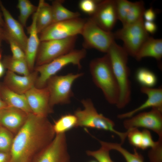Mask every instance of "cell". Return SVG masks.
Masks as SVG:
<instances>
[{
  "label": "cell",
  "instance_id": "obj_4",
  "mask_svg": "<svg viewBox=\"0 0 162 162\" xmlns=\"http://www.w3.org/2000/svg\"><path fill=\"white\" fill-rule=\"evenodd\" d=\"M84 108L78 109L74 114L77 120V127L95 128L108 131L115 133L120 137L121 144H122L127 137L128 131L121 132L116 130L114 122L109 118L99 113L94 105L89 99H83L81 101Z\"/></svg>",
  "mask_w": 162,
  "mask_h": 162
},
{
  "label": "cell",
  "instance_id": "obj_33",
  "mask_svg": "<svg viewBox=\"0 0 162 162\" xmlns=\"http://www.w3.org/2000/svg\"><path fill=\"white\" fill-rule=\"evenodd\" d=\"M101 146L100 148L97 150L87 151L86 154L88 156L94 158L98 162H114L110 156V150L104 146Z\"/></svg>",
  "mask_w": 162,
  "mask_h": 162
},
{
  "label": "cell",
  "instance_id": "obj_28",
  "mask_svg": "<svg viewBox=\"0 0 162 162\" xmlns=\"http://www.w3.org/2000/svg\"><path fill=\"white\" fill-rule=\"evenodd\" d=\"M145 10L143 1L131 2L127 11L123 26L135 22L143 18V15Z\"/></svg>",
  "mask_w": 162,
  "mask_h": 162
},
{
  "label": "cell",
  "instance_id": "obj_42",
  "mask_svg": "<svg viewBox=\"0 0 162 162\" xmlns=\"http://www.w3.org/2000/svg\"><path fill=\"white\" fill-rule=\"evenodd\" d=\"M8 106L0 97V110Z\"/></svg>",
  "mask_w": 162,
  "mask_h": 162
},
{
  "label": "cell",
  "instance_id": "obj_16",
  "mask_svg": "<svg viewBox=\"0 0 162 162\" xmlns=\"http://www.w3.org/2000/svg\"><path fill=\"white\" fill-rule=\"evenodd\" d=\"M28 115L19 109L8 106L0 110V125L15 135L24 124Z\"/></svg>",
  "mask_w": 162,
  "mask_h": 162
},
{
  "label": "cell",
  "instance_id": "obj_35",
  "mask_svg": "<svg viewBox=\"0 0 162 162\" xmlns=\"http://www.w3.org/2000/svg\"><path fill=\"white\" fill-rule=\"evenodd\" d=\"M150 162H162V138H159L148 154Z\"/></svg>",
  "mask_w": 162,
  "mask_h": 162
},
{
  "label": "cell",
  "instance_id": "obj_36",
  "mask_svg": "<svg viewBox=\"0 0 162 162\" xmlns=\"http://www.w3.org/2000/svg\"><path fill=\"white\" fill-rule=\"evenodd\" d=\"M131 2L127 0H116L118 19L122 22V25L124 22L127 11Z\"/></svg>",
  "mask_w": 162,
  "mask_h": 162
},
{
  "label": "cell",
  "instance_id": "obj_45",
  "mask_svg": "<svg viewBox=\"0 0 162 162\" xmlns=\"http://www.w3.org/2000/svg\"><path fill=\"white\" fill-rule=\"evenodd\" d=\"M1 52V49H0V52Z\"/></svg>",
  "mask_w": 162,
  "mask_h": 162
},
{
  "label": "cell",
  "instance_id": "obj_12",
  "mask_svg": "<svg viewBox=\"0 0 162 162\" xmlns=\"http://www.w3.org/2000/svg\"><path fill=\"white\" fill-rule=\"evenodd\" d=\"M162 111L152 108L149 111L139 113L125 119L123 122L124 128L128 130L143 128L153 131L162 138Z\"/></svg>",
  "mask_w": 162,
  "mask_h": 162
},
{
  "label": "cell",
  "instance_id": "obj_8",
  "mask_svg": "<svg viewBox=\"0 0 162 162\" xmlns=\"http://www.w3.org/2000/svg\"><path fill=\"white\" fill-rule=\"evenodd\" d=\"M81 35L85 48H93L106 53L115 39L113 33L103 30L90 18L86 20Z\"/></svg>",
  "mask_w": 162,
  "mask_h": 162
},
{
  "label": "cell",
  "instance_id": "obj_10",
  "mask_svg": "<svg viewBox=\"0 0 162 162\" xmlns=\"http://www.w3.org/2000/svg\"><path fill=\"white\" fill-rule=\"evenodd\" d=\"M86 21L79 17L52 23L39 34L40 42L63 39L81 34Z\"/></svg>",
  "mask_w": 162,
  "mask_h": 162
},
{
  "label": "cell",
  "instance_id": "obj_21",
  "mask_svg": "<svg viewBox=\"0 0 162 162\" xmlns=\"http://www.w3.org/2000/svg\"><path fill=\"white\" fill-rule=\"evenodd\" d=\"M147 57L160 61L162 57V40L149 37L142 44L135 58L138 61Z\"/></svg>",
  "mask_w": 162,
  "mask_h": 162
},
{
  "label": "cell",
  "instance_id": "obj_20",
  "mask_svg": "<svg viewBox=\"0 0 162 162\" xmlns=\"http://www.w3.org/2000/svg\"><path fill=\"white\" fill-rule=\"evenodd\" d=\"M0 97L8 106L19 109L28 114L32 113L25 94L14 92L3 83L0 84Z\"/></svg>",
  "mask_w": 162,
  "mask_h": 162
},
{
  "label": "cell",
  "instance_id": "obj_25",
  "mask_svg": "<svg viewBox=\"0 0 162 162\" xmlns=\"http://www.w3.org/2000/svg\"><path fill=\"white\" fill-rule=\"evenodd\" d=\"M98 141L101 145L104 146L110 151L116 150L123 156L126 162H144L143 156L139 153L136 149H134V153H132L123 148L121 143L110 142L102 141L99 140Z\"/></svg>",
  "mask_w": 162,
  "mask_h": 162
},
{
  "label": "cell",
  "instance_id": "obj_34",
  "mask_svg": "<svg viewBox=\"0 0 162 162\" xmlns=\"http://www.w3.org/2000/svg\"><path fill=\"white\" fill-rule=\"evenodd\" d=\"M99 1L94 0H82L79 2V7L83 13L92 16L95 12Z\"/></svg>",
  "mask_w": 162,
  "mask_h": 162
},
{
  "label": "cell",
  "instance_id": "obj_3",
  "mask_svg": "<svg viewBox=\"0 0 162 162\" xmlns=\"http://www.w3.org/2000/svg\"><path fill=\"white\" fill-rule=\"evenodd\" d=\"M89 69L94 84L102 91L108 102L116 105L119 89L107 55L92 60Z\"/></svg>",
  "mask_w": 162,
  "mask_h": 162
},
{
  "label": "cell",
  "instance_id": "obj_17",
  "mask_svg": "<svg viewBox=\"0 0 162 162\" xmlns=\"http://www.w3.org/2000/svg\"><path fill=\"white\" fill-rule=\"evenodd\" d=\"M0 8L4 17V29L25 52L28 38L24 31L23 26L12 16L0 0Z\"/></svg>",
  "mask_w": 162,
  "mask_h": 162
},
{
  "label": "cell",
  "instance_id": "obj_15",
  "mask_svg": "<svg viewBox=\"0 0 162 162\" xmlns=\"http://www.w3.org/2000/svg\"><path fill=\"white\" fill-rule=\"evenodd\" d=\"M38 76L34 70L27 75H19L8 70L4 80L6 86L14 92L20 94H25L31 88L35 86Z\"/></svg>",
  "mask_w": 162,
  "mask_h": 162
},
{
  "label": "cell",
  "instance_id": "obj_11",
  "mask_svg": "<svg viewBox=\"0 0 162 162\" xmlns=\"http://www.w3.org/2000/svg\"><path fill=\"white\" fill-rule=\"evenodd\" d=\"M65 133L56 134L51 142L31 162H70Z\"/></svg>",
  "mask_w": 162,
  "mask_h": 162
},
{
  "label": "cell",
  "instance_id": "obj_14",
  "mask_svg": "<svg viewBox=\"0 0 162 162\" xmlns=\"http://www.w3.org/2000/svg\"><path fill=\"white\" fill-rule=\"evenodd\" d=\"M90 18L103 30L111 32L118 20L116 0L100 1L95 12Z\"/></svg>",
  "mask_w": 162,
  "mask_h": 162
},
{
  "label": "cell",
  "instance_id": "obj_38",
  "mask_svg": "<svg viewBox=\"0 0 162 162\" xmlns=\"http://www.w3.org/2000/svg\"><path fill=\"white\" fill-rule=\"evenodd\" d=\"M143 25L145 30L148 34H154L157 30V26L154 22L144 20Z\"/></svg>",
  "mask_w": 162,
  "mask_h": 162
},
{
  "label": "cell",
  "instance_id": "obj_43",
  "mask_svg": "<svg viewBox=\"0 0 162 162\" xmlns=\"http://www.w3.org/2000/svg\"><path fill=\"white\" fill-rule=\"evenodd\" d=\"M1 11L0 8V26L4 28L5 26V24L4 20L2 17V14L1 13Z\"/></svg>",
  "mask_w": 162,
  "mask_h": 162
},
{
  "label": "cell",
  "instance_id": "obj_18",
  "mask_svg": "<svg viewBox=\"0 0 162 162\" xmlns=\"http://www.w3.org/2000/svg\"><path fill=\"white\" fill-rule=\"evenodd\" d=\"M141 92L147 95L146 101L136 108L129 112L120 114L117 117L120 119H126L134 116L137 113L150 107L155 108L162 111V88L141 87Z\"/></svg>",
  "mask_w": 162,
  "mask_h": 162
},
{
  "label": "cell",
  "instance_id": "obj_29",
  "mask_svg": "<svg viewBox=\"0 0 162 162\" xmlns=\"http://www.w3.org/2000/svg\"><path fill=\"white\" fill-rule=\"evenodd\" d=\"M135 78L142 87L153 88L156 85L158 81L157 77L153 72L143 67L137 70Z\"/></svg>",
  "mask_w": 162,
  "mask_h": 162
},
{
  "label": "cell",
  "instance_id": "obj_40",
  "mask_svg": "<svg viewBox=\"0 0 162 162\" xmlns=\"http://www.w3.org/2000/svg\"><path fill=\"white\" fill-rule=\"evenodd\" d=\"M3 40H5L4 28L0 26V47Z\"/></svg>",
  "mask_w": 162,
  "mask_h": 162
},
{
  "label": "cell",
  "instance_id": "obj_2",
  "mask_svg": "<svg viewBox=\"0 0 162 162\" xmlns=\"http://www.w3.org/2000/svg\"><path fill=\"white\" fill-rule=\"evenodd\" d=\"M117 82L119 97L116 106L118 108L124 107L130 102L131 85L130 71L128 65V54L122 47L114 41L106 53Z\"/></svg>",
  "mask_w": 162,
  "mask_h": 162
},
{
  "label": "cell",
  "instance_id": "obj_23",
  "mask_svg": "<svg viewBox=\"0 0 162 162\" xmlns=\"http://www.w3.org/2000/svg\"><path fill=\"white\" fill-rule=\"evenodd\" d=\"M38 7L36 26L38 33L39 34L52 23L53 16L51 5L44 0H40Z\"/></svg>",
  "mask_w": 162,
  "mask_h": 162
},
{
  "label": "cell",
  "instance_id": "obj_44",
  "mask_svg": "<svg viewBox=\"0 0 162 162\" xmlns=\"http://www.w3.org/2000/svg\"><path fill=\"white\" fill-rule=\"evenodd\" d=\"M89 162H98L97 160H92L89 161Z\"/></svg>",
  "mask_w": 162,
  "mask_h": 162
},
{
  "label": "cell",
  "instance_id": "obj_13",
  "mask_svg": "<svg viewBox=\"0 0 162 162\" xmlns=\"http://www.w3.org/2000/svg\"><path fill=\"white\" fill-rule=\"evenodd\" d=\"M28 104L34 114L47 117L53 112L52 107L50 102L49 94L46 86L39 88L34 86L25 94Z\"/></svg>",
  "mask_w": 162,
  "mask_h": 162
},
{
  "label": "cell",
  "instance_id": "obj_6",
  "mask_svg": "<svg viewBox=\"0 0 162 162\" xmlns=\"http://www.w3.org/2000/svg\"><path fill=\"white\" fill-rule=\"evenodd\" d=\"M83 75L82 73H71L64 75H55L48 80L46 86L49 91L50 104L52 107L56 105L70 103L73 95L72 85Z\"/></svg>",
  "mask_w": 162,
  "mask_h": 162
},
{
  "label": "cell",
  "instance_id": "obj_19",
  "mask_svg": "<svg viewBox=\"0 0 162 162\" xmlns=\"http://www.w3.org/2000/svg\"><path fill=\"white\" fill-rule=\"evenodd\" d=\"M38 12V7L37 11L33 14L32 24L27 29L29 36L28 38L26 47L24 52L26 60L30 71L33 70L34 69V65L37 52L40 42L36 26Z\"/></svg>",
  "mask_w": 162,
  "mask_h": 162
},
{
  "label": "cell",
  "instance_id": "obj_30",
  "mask_svg": "<svg viewBox=\"0 0 162 162\" xmlns=\"http://www.w3.org/2000/svg\"><path fill=\"white\" fill-rule=\"evenodd\" d=\"M17 7L20 12V22L23 26L25 27L28 18L37 11L38 6H34L28 0H19Z\"/></svg>",
  "mask_w": 162,
  "mask_h": 162
},
{
  "label": "cell",
  "instance_id": "obj_1",
  "mask_svg": "<svg viewBox=\"0 0 162 162\" xmlns=\"http://www.w3.org/2000/svg\"><path fill=\"white\" fill-rule=\"evenodd\" d=\"M55 135L53 124L47 117L28 114L24 124L14 136L9 162H31Z\"/></svg>",
  "mask_w": 162,
  "mask_h": 162
},
{
  "label": "cell",
  "instance_id": "obj_39",
  "mask_svg": "<svg viewBox=\"0 0 162 162\" xmlns=\"http://www.w3.org/2000/svg\"><path fill=\"white\" fill-rule=\"evenodd\" d=\"M10 158V152H0V162H9Z\"/></svg>",
  "mask_w": 162,
  "mask_h": 162
},
{
  "label": "cell",
  "instance_id": "obj_26",
  "mask_svg": "<svg viewBox=\"0 0 162 162\" xmlns=\"http://www.w3.org/2000/svg\"><path fill=\"white\" fill-rule=\"evenodd\" d=\"M77 127V120L74 114H68L62 116L54 122L53 128L56 134H64Z\"/></svg>",
  "mask_w": 162,
  "mask_h": 162
},
{
  "label": "cell",
  "instance_id": "obj_31",
  "mask_svg": "<svg viewBox=\"0 0 162 162\" xmlns=\"http://www.w3.org/2000/svg\"><path fill=\"white\" fill-rule=\"evenodd\" d=\"M14 136L0 125V152H10Z\"/></svg>",
  "mask_w": 162,
  "mask_h": 162
},
{
  "label": "cell",
  "instance_id": "obj_24",
  "mask_svg": "<svg viewBox=\"0 0 162 162\" xmlns=\"http://www.w3.org/2000/svg\"><path fill=\"white\" fill-rule=\"evenodd\" d=\"M64 0H56L51 5L52 10V23L80 17V14L77 12L70 10L63 5Z\"/></svg>",
  "mask_w": 162,
  "mask_h": 162
},
{
  "label": "cell",
  "instance_id": "obj_41",
  "mask_svg": "<svg viewBox=\"0 0 162 162\" xmlns=\"http://www.w3.org/2000/svg\"><path fill=\"white\" fill-rule=\"evenodd\" d=\"M1 52H0V77L2 76L4 72V67L1 61Z\"/></svg>",
  "mask_w": 162,
  "mask_h": 162
},
{
  "label": "cell",
  "instance_id": "obj_9",
  "mask_svg": "<svg viewBox=\"0 0 162 162\" xmlns=\"http://www.w3.org/2000/svg\"><path fill=\"white\" fill-rule=\"evenodd\" d=\"M77 36L40 42L35 62L37 66L47 64L74 50Z\"/></svg>",
  "mask_w": 162,
  "mask_h": 162
},
{
  "label": "cell",
  "instance_id": "obj_5",
  "mask_svg": "<svg viewBox=\"0 0 162 162\" xmlns=\"http://www.w3.org/2000/svg\"><path fill=\"white\" fill-rule=\"evenodd\" d=\"M86 51L85 48L74 49L44 64L37 66L34 70L39 74L35 86L41 88L46 86L48 80L65 67L70 64L81 67V62L86 56Z\"/></svg>",
  "mask_w": 162,
  "mask_h": 162
},
{
  "label": "cell",
  "instance_id": "obj_27",
  "mask_svg": "<svg viewBox=\"0 0 162 162\" xmlns=\"http://www.w3.org/2000/svg\"><path fill=\"white\" fill-rule=\"evenodd\" d=\"M2 62L8 70L15 73L27 75L31 72L26 60L15 59L12 56H7L4 58Z\"/></svg>",
  "mask_w": 162,
  "mask_h": 162
},
{
  "label": "cell",
  "instance_id": "obj_7",
  "mask_svg": "<svg viewBox=\"0 0 162 162\" xmlns=\"http://www.w3.org/2000/svg\"><path fill=\"white\" fill-rule=\"evenodd\" d=\"M142 18L122 27L114 33L115 39L122 40L124 50L129 55L135 57L140 48L149 37L145 30Z\"/></svg>",
  "mask_w": 162,
  "mask_h": 162
},
{
  "label": "cell",
  "instance_id": "obj_32",
  "mask_svg": "<svg viewBox=\"0 0 162 162\" xmlns=\"http://www.w3.org/2000/svg\"><path fill=\"white\" fill-rule=\"evenodd\" d=\"M4 31L5 40L9 44L12 54V56L15 59L26 60L24 52L18 43L8 34L5 29Z\"/></svg>",
  "mask_w": 162,
  "mask_h": 162
},
{
  "label": "cell",
  "instance_id": "obj_22",
  "mask_svg": "<svg viewBox=\"0 0 162 162\" xmlns=\"http://www.w3.org/2000/svg\"><path fill=\"white\" fill-rule=\"evenodd\" d=\"M127 130V137L129 142L136 148L145 150L155 145L156 142L153 140L148 130L144 129L140 131L137 128H133Z\"/></svg>",
  "mask_w": 162,
  "mask_h": 162
},
{
  "label": "cell",
  "instance_id": "obj_37",
  "mask_svg": "<svg viewBox=\"0 0 162 162\" xmlns=\"http://www.w3.org/2000/svg\"><path fill=\"white\" fill-rule=\"evenodd\" d=\"M156 13L152 7L145 10L143 15V18L145 21L154 22L156 18Z\"/></svg>",
  "mask_w": 162,
  "mask_h": 162
}]
</instances>
